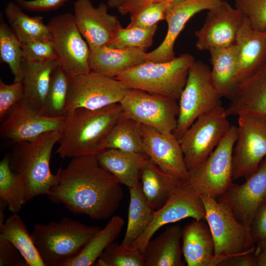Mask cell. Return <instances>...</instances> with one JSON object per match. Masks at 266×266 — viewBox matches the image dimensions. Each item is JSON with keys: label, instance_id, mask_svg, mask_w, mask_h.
Returning <instances> with one entry per match:
<instances>
[{"label": "cell", "instance_id": "12", "mask_svg": "<svg viewBox=\"0 0 266 266\" xmlns=\"http://www.w3.org/2000/svg\"><path fill=\"white\" fill-rule=\"evenodd\" d=\"M128 88L115 78L91 71L70 77L66 117L76 108L95 110L119 103Z\"/></svg>", "mask_w": 266, "mask_h": 266}, {"label": "cell", "instance_id": "38", "mask_svg": "<svg viewBox=\"0 0 266 266\" xmlns=\"http://www.w3.org/2000/svg\"><path fill=\"white\" fill-rule=\"evenodd\" d=\"M98 266H145L143 253L131 246L121 248L113 242L103 252L96 262Z\"/></svg>", "mask_w": 266, "mask_h": 266}, {"label": "cell", "instance_id": "40", "mask_svg": "<svg viewBox=\"0 0 266 266\" xmlns=\"http://www.w3.org/2000/svg\"><path fill=\"white\" fill-rule=\"evenodd\" d=\"M175 3L172 1L154 2L145 4L130 14L128 27L150 28L165 20L168 9Z\"/></svg>", "mask_w": 266, "mask_h": 266}, {"label": "cell", "instance_id": "46", "mask_svg": "<svg viewBox=\"0 0 266 266\" xmlns=\"http://www.w3.org/2000/svg\"><path fill=\"white\" fill-rule=\"evenodd\" d=\"M250 230L256 244L266 239V200L258 207L253 219Z\"/></svg>", "mask_w": 266, "mask_h": 266}, {"label": "cell", "instance_id": "20", "mask_svg": "<svg viewBox=\"0 0 266 266\" xmlns=\"http://www.w3.org/2000/svg\"><path fill=\"white\" fill-rule=\"evenodd\" d=\"M223 0H182L167 10L165 20L167 23L166 36L160 45L147 53L148 61L163 62L174 58V43L186 23L196 14L210 10Z\"/></svg>", "mask_w": 266, "mask_h": 266}, {"label": "cell", "instance_id": "43", "mask_svg": "<svg viewBox=\"0 0 266 266\" xmlns=\"http://www.w3.org/2000/svg\"><path fill=\"white\" fill-rule=\"evenodd\" d=\"M24 98L22 82L5 83L0 79V120L2 121L8 113Z\"/></svg>", "mask_w": 266, "mask_h": 266}, {"label": "cell", "instance_id": "25", "mask_svg": "<svg viewBox=\"0 0 266 266\" xmlns=\"http://www.w3.org/2000/svg\"><path fill=\"white\" fill-rule=\"evenodd\" d=\"M182 229L179 225H172L151 238L143 252L145 266H185L181 258Z\"/></svg>", "mask_w": 266, "mask_h": 266}, {"label": "cell", "instance_id": "9", "mask_svg": "<svg viewBox=\"0 0 266 266\" xmlns=\"http://www.w3.org/2000/svg\"><path fill=\"white\" fill-rule=\"evenodd\" d=\"M177 100L139 89L128 88L119 102L122 114L164 133H173L179 114Z\"/></svg>", "mask_w": 266, "mask_h": 266}, {"label": "cell", "instance_id": "4", "mask_svg": "<svg viewBox=\"0 0 266 266\" xmlns=\"http://www.w3.org/2000/svg\"><path fill=\"white\" fill-rule=\"evenodd\" d=\"M62 136V132L59 131L45 133L33 139L15 143L8 155L11 170L25 181L26 203L48 194L55 177L50 168L51 154Z\"/></svg>", "mask_w": 266, "mask_h": 266}, {"label": "cell", "instance_id": "7", "mask_svg": "<svg viewBox=\"0 0 266 266\" xmlns=\"http://www.w3.org/2000/svg\"><path fill=\"white\" fill-rule=\"evenodd\" d=\"M237 136V126L231 125L208 157L189 171L186 182L197 194L217 199L233 183L232 159Z\"/></svg>", "mask_w": 266, "mask_h": 266}, {"label": "cell", "instance_id": "45", "mask_svg": "<svg viewBox=\"0 0 266 266\" xmlns=\"http://www.w3.org/2000/svg\"><path fill=\"white\" fill-rule=\"evenodd\" d=\"M69 0H14L23 9L32 12H47L62 6Z\"/></svg>", "mask_w": 266, "mask_h": 266}, {"label": "cell", "instance_id": "18", "mask_svg": "<svg viewBox=\"0 0 266 266\" xmlns=\"http://www.w3.org/2000/svg\"><path fill=\"white\" fill-rule=\"evenodd\" d=\"M108 8L104 3L96 7L91 0H76L74 3L75 22L90 49L107 45L122 27Z\"/></svg>", "mask_w": 266, "mask_h": 266}, {"label": "cell", "instance_id": "51", "mask_svg": "<svg viewBox=\"0 0 266 266\" xmlns=\"http://www.w3.org/2000/svg\"><path fill=\"white\" fill-rule=\"evenodd\" d=\"M256 249L258 250H266V239L257 242L256 243Z\"/></svg>", "mask_w": 266, "mask_h": 266}, {"label": "cell", "instance_id": "33", "mask_svg": "<svg viewBox=\"0 0 266 266\" xmlns=\"http://www.w3.org/2000/svg\"><path fill=\"white\" fill-rule=\"evenodd\" d=\"M108 149L145 154L140 124L122 114L101 144V152Z\"/></svg>", "mask_w": 266, "mask_h": 266}, {"label": "cell", "instance_id": "48", "mask_svg": "<svg viewBox=\"0 0 266 266\" xmlns=\"http://www.w3.org/2000/svg\"><path fill=\"white\" fill-rule=\"evenodd\" d=\"M172 1L175 3L182 0H127L118 10L122 15L131 14L140 7L149 3L165 1Z\"/></svg>", "mask_w": 266, "mask_h": 266}, {"label": "cell", "instance_id": "44", "mask_svg": "<svg viewBox=\"0 0 266 266\" xmlns=\"http://www.w3.org/2000/svg\"><path fill=\"white\" fill-rule=\"evenodd\" d=\"M0 266H28L16 247L1 236H0Z\"/></svg>", "mask_w": 266, "mask_h": 266}, {"label": "cell", "instance_id": "1", "mask_svg": "<svg viewBox=\"0 0 266 266\" xmlns=\"http://www.w3.org/2000/svg\"><path fill=\"white\" fill-rule=\"evenodd\" d=\"M55 175L47 196L72 213L106 220L112 217L123 200L121 184L95 155L72 158Z\"/></svg>", "mask_w": 266, "mask_h": 266}, {"label": "cell", "instance_id": "5", "mask_svg": "<svg viewBox=\"0 0 266 266\" xmlns=\"http://www.w3.org/2000/svg\"><path fill=\"white\" fill-rule=\"evenodd\" d=\"M195 61L192 55L184 53L166 62L147 61L115 78L129 88L178 100L185 86L190 68Z\"/></svg>", "mask_w": 266, "mask_h": 266}, {"label": "cell", "instance_id": "21", "mask_svg": "<svg viewBox=\"0 0 266 266\" xmlns=\"http://www.w3.org/2000/svg\"><path fill=\"white\" fill-rule=\"evenodd\" d=\"M226 108L228 116L251 115L266 120V56L240 83Z\"/></svg>", "mask_w": 266, "mask_h": 266}, {"label": "cell", "instance_id": "15", "mask_svg": "<svg viewBox=\"0 0 266 266\" xmlns=\"http://www.w3.org/2000/svg\"><path fill=\"white\" fill-rule=\"evenodd\" d=\"M245 17L239 9L222 0L208 10L202 26L195 32L197 50L209 51L234 44Z\"/></svg>", "mask_w": 266, "mask_h": 266}, {"label": "cell", "instance_id": "6", "mask_svg": "<svg viewBox=\"0 0 266 266\" xmlns=\"http://www.w3.org/2000/svg\"><path fill=\"white\" fill-rule=\"evenodd\" d=\"M200 196L214 241L212 266H219L232 257L255 253L256 244L250 228L238 221L230 208L216 199L206 195Z\"/></svg>", "mask_w": 266, "mask_h": 266}, {"label": "cell", "instance_id": "32", "mask_svg": "<svg viewBox=\"0 0 266 266\" xmlns=\"http://www.w3.org/2000/svg\"><path fill=\"white\" fill-rule=\"evenodd\" d=\"M126 231L121 248H125L137 239L150 225L155 211L147 202L142 193L141 185L130 188Z\"/></svg>", "mask_w": 266, "mask_h": 266}, {"label": "cell", "instance_id": "19", "mask_svg": "<svg viewBox=\"0 0 266 266\" xmlns=\"http://www.w3.org/2000/svg\"><path fill=\"white\" fill-rule=\"evenodd\" d=\"M144 153L163 171L181 181H187L189 171L179 140L173 133H164L140 124Z\"/></svg>", "mask_w": 266, "mask_h": 266}, {"label": "cell", "instance_id": "31", "mask_svg": "<svg viewBox=\"0 0 266 266\" xmlns=\"http://www.w3.org/2000/svg\"><path fill=\"white\" fill-rule=\"evenodd\" d=\"M23 9L14 1L8 2L4 10L9 26L21 42L51 39L48 27L44 23L43 17L29 16Z\"/></svg>", "mask_w": 266, "mask_h": 266}, {"label": "cell", "instance_id": "8", "mask_svg": "<svg viewBox=\"0 0 266 266\" xmlns=\"http://www.w3.org/2000/svg\"><path fill=\"white\" fill-rule=\"evenodd\" d=\"M212 79L211 69L200 61H195L178 100L179 114L173 133L179 140L186 130L202 114L222 105Z\"/></svg>", "mask_w": 266, "mask_h": 266}, {"label": "cell", "instance_id": "35", "mask_svg": "<svg viewBox=\"0 0 266 266\" xmlns=\"http://www.w3.org/2000/svg\"><path fill=\"white\" fill-rule=\"evenodd\" d=\"M26 185L23 178L13 172L8 156L0 162V199L12 213H18L26 203Z\"/></svg>", "mask_w": 266, "mask_h": 266}, {"label": "cell", "instance_id": "10", "mask_svg": "<svg viewBox=\"0 0 266 266\" xmlns=\"http://www.w3.org/2000/svg\"><path fill=\"white\" fill-rule=\"evenodd\" d=\"M221 105L198 117L179 140L188 171L203 162L231 125Z\"/></svg>", "mask_w": 266, "mask_h": 266}, {"label": "cell", "instance_id": "13", "mask_svg": "<svg viewBox=\"0 0 266 266\" xmlns=\"http://www.w3.org/2000/svg\"><path fill=\"white\" fill-rule=\"evenodd\" d=\"M237 136L233 153V179H247L266 156V120L258 117L237 116Z\"/></svg>", "mask_w": 266, "mask_h": 266}, {"label": "cell", "instance_id": "34", "mask_svg": "<svg viewBox=\"0 0 266 266\" xmlns=\"http://www.w3.org/2000/svg\"><path fill=\"white\" fill-rule=\"evenodd\" d=\"M124 225L120 216H115L91 238L80 253L67 266H90L96 263L105 249L117 238Z\"/></svg>", "mask_w": 266, "mask_h": 266}, {"label": "cell", "instance_id": "41", "mask_svg": "<svg viewBox=\"0 0 266 266\" xmlns=\"http://www.w3.org/2000/svg\"><path fill=\"white\" fill-rule=\"evenodd\" d=\"M234 7L242 12L254 29L266 31V0H234Z\"/></svg>", "mask_w": 266, "mask_h": 266}, {"label": "cell", "instance_id": "50", "mask_svg": "<svg viewBox=\"0 0 266 266\" xmlns=\"http://www.w3.org/2000/svg\"><path fill=\"white\" fill-rule=\"evenodd\" d=\"M127 0H108L107 5L108 8H118L123 5Z\"/></svg>", "mask_w": 266, "mask_h": 266}, {"label": "cell", "instance_id": "17", "mask_svg": "<svg viewBox=\"0 0 266 266\" xmlns=\"http://www.w3.org/2000/svg\"><path fill=\"white\" fill-rule=\"evenodd\" d=\"M217 200L229 207L238 221L250 228L258 207L266 200V156L244 183H233Z\"/></svg>", "mask_w": 266, "mask_h": 266}, {"label": "cell", "instance_id": "49", "mask_svg": "<svg viewBox=\"0 0 266 266\" xmlns=\"http://www.w3.org/2000/svg\"><path fill=\"white\" fill-rule=\"evenodd\" d=\"M257 266H266V250L256 249Z\"/></svg>", "mask_w": 266, "mask_h": 266}, {"label": "cell", "instance_id": "2", "mask_svg": "<svg viewBox=\"0 0 266 266\" xmlns=\"http://www.w3.org/2000/svg\"><path fill=\"white\" fill-rule=\"evenodd\" d=\"M121 116L119 103L95 110L75 109L65 118V126L56 153L63 159L97 155Z\"/></svg>", "mask_w": 266, "mask_h": 266}, {"label": "cell", "instance_id": "36", "mask_svg": "<svg viewBox=\"0 0 266 266\" xmlns=\"http://www.w3.org/2000/svg\"><path fill=\"white\" fill-rule=\"evenodd\" d=\"M0 59L6 64L14 76V82H22L23 78L22 44L16 34L7 24L0 13Z\"/></svg>", "mask_w": 266, "mask_h": 266}, {"label": "cell", "instance_id": "24", "mask_svg": "<svg viewBox=\"0 0 266 266\" xmlns=\"http://www.w3.org/2000/svg\"><path fill=\"white\" fill-rule=\"evenodd\" d=\"M238 49V85L247 78L266 56V31L254 29L248 19L238 32L235 42Z\"/></svg>", "mask_w": 266, "mask_h": 266}, {"label": "cell", "instance_id": "42", "mask_svg": "<svg viewBox=\"0 0 266 266\" xmlns=\"http://www.w3.org/2000/svg\"><path fill=\"white\" fill-rule=\"evenodd\" d=\"M23 60L43 62L56 59V55L51 39H37L21 43Z\"/></svg>", "mask_w": 266, "mask_h": 266}, {"label": "cell", "instance_id": "30", "mask_svg": "<svg viewBox=\"0 0 266 266\" xmlns=\"http://www.w3.org/2000/svg\"><path fill=\"white\" fill-rule=\"evenodd\" d=\"M0 236L16 247L28 266H45L31 233L18 213H12L0 225Z\"/></svg>", "mask_w": 266, "mask_h": 266}, {"label": "cell", "instance_id": "23", "mask_svg": "<svg viewBox=\"0 0 266 266\" xmlns=\"http://www.w3.org/2000/svg\"><path fill=\"white\" fill-rule=\"evenodd\" d=\"M182 250L188 266H212L215 248L205 220H194L182 229Z\"/></svg>", "mask_w": 266, "mask_h": 266}, {"label": "cell", "instance_id": "39", "mask_svg": "<svg viewBox=\"0 0 266 266\" xmlns=\"http://www.w3.org/2000/svg\"><path fill=\"white\" fill-rule=\"evenodd\" d=\"M157 25L150 28L121 27L107 45L112 48L137 47L146 50L153 42Z\"/></svg>", "mask_w": 266, "mask_h": 266}, {"label": "cell", "instance_id": "22", "mask_svg": "<svg viewBox=\"0 0 266 266\" xmlns=\"http://www.w3.org/2000/svg\"><path fill=\"white\" fill-rule=\"evenodd\" d=\"M145 50L137 47L112 48L107 45L90 49L91 71L115 78L147 62Z\"/></svg>", "mask_w": 266, "mask_h": 266}, {"label": "cell", "instance_id": "29", "mask_svg": "<svg viewBox=\"0 0 266 266\" xmlns=\"http://www.w3.org/2000/svg\"><path fill=\"white\" fill-rule=\"evenodd\" d=\"M96 156L100 164L121 185L129 189L140 185V172L145 154L108 149Z\"/></svg>", "mask_w": 266, "mask_h": 266}, {"label": "cell", "instance_id": "3", "mask_svg": "<svg viewBox=\"0 0 266 266\" xmlns=\"http://www.w3.org/2000/svg\"><path fill=\"white\" fill-rule=\"evenodd\" d=\"M100 229L65 217L35 223L31 235L45 266H67Z\"/></svg>", "mask_w": 266, "mask_h": 266}, {"label": "cell", "instance_id": "16", "mask_svg": "<svg viewBox=\"0 0 266 266\" xmlns=\"http://www.w3.org/2000/svg\"><path fill=\"white\" fill-rule=\"evenodd\" d=\"M1 122L0 136L16 143L33 139L48 132H63L66 118L46 116L23 99Z\"/></svg>", "mask_w": 266, "mask_h": 266}, {"label": "cell", "instance_id": "27", "mask_svg": "<svg viewBox=\"0 0 266 266\" xmlns=\"http://www.w3.org/2000/svg\"><path fill=\"white\" fill-rule=\"evenodd\" d=\"M209 52L213 84L221 98L230 100L238 86V47L234 43L228 47L213 49Z\"/></svg>", "mask_w": 266, "mask_h": 266}, {"label": "cell", "instance_id": "11", "mask_svg": "<svg viewBox=\"0 0 266 266\" xmlns=\"http://www.w3.org/2000/svg\"><path fill=\"white\" fill-rule=\"evenodd\" d=\"M59 66L69 77L91 71L90 49L71 13L52 17L47 24Z\"/></svg>", "mask_w": 266, "mask_h": 266}, {"label": "cell", "instance_id": "28", "mask_svg": "<svg viewBox=\"0 0 266 266\" xmlns=\"http://www.w3.org/2000/svg\"><path fill=\"white\" fill-rule=\"evenodd\" d=\"M183 182L163 171L146 155L140 169V182L146 201L154 210L163 206Z\"/></svg>", "mask_w": 266, "mask_h": 266}, {"label": "cell", "instance_id": "26", "mask_svg": "<svg viewBox=\"0 0 266 266\" xmlns=\"http://www.w3.org/2000/svg\"><path fill=\"white\" fill-rule=\"evenodd\" d=\"M58 66L56 59L43 62L22 60L24 100L41 113L53 73Z\"/></svg>", "mask_w": 266, "mask_h": 266}, {"label": "cell", "instance_id": "37", "mask_svg": "<svg viewBox=\"0 0 266 266\" xmlns=\"http://www.w3.org/2000/svg\"><path fill=\"white\" fill-rule=\"evenodd\" d=\"M70 77L59 66L53 73L41 113L47 117L65 118Z\"/></svg>", "mask_w": 266, "mask_h": 266}, {"label": "cell", "instance_id": "14", "mask_svg": "<svg viewBox=\"0 0 266 266\" xmlns=\"http://www.w3.org/2000/svg\"><path fill=\"white\" fill-rule=\"evenodd\" d=\"M187 218L198 221L205 220V209L200 195L185 181L173 192L163 206L155 211L147 229L130 246L143 253L148 242L160 228Z\"/></svg>", "mask_w": 266, "mask_h": 266}, {"label": "cell", "instance_id": "47", "mask_svg": "<svg viewBox=\"0 0 266 266\" xmlns=\"http://www.w3.org/2000/svg\"><path fill=\"white\" fill-rule=\"evenodd\" d=\"M219 266H257L255 252L230 257L222 262Z\"/></svg>", "mask_w": 266, "mask_h": 266}]
</instances>
